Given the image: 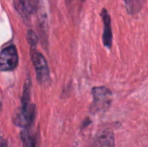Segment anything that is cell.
<instances>
[{
	"label": "cell",
	"mask_w": 148,
	"mask_h": 147,
	"mask_svg": "<svg viewBox=\"0 0 148 147\" xmlns=\"http://www.w3.org/2000/svg\"><path fill=\"white\" fill-rule=\"evenodd\" d=\"M20 138L23 144V147H36V141L31 136L28 129H23L20 133Z\"/></svg>",
	"instance_id": "8fae6325"
},
{
	"label": "cell",
	"mask_w": 148,
	"mask_h": 147,
	"mask_svg": "<svg viewBox=\"0 0 148 147\" xmlns=\"http://www.w3.org/2000/svg\"><path fill=\"white\" fill-rule=\"evenodd\" d=\"M38 29H39V36L42 40V46L46 47L48 44V23H47V16L45 14L39 16Z\"/></svg>",
	"instance_id": "ba28073f"
},
{
	"label": "cell",
	"mask_w": 148,
	"mask_h": 147,
	"mask_svg": "<svg viewBox=\"0 0 148 147\" xmlns=\"http://www.w3.org/2000/svg\"><path fill=\"white\" fill-rule=\"evenodd\" d=\"M127 7V10L130 14L138 13L144 6L146 0H124Z\"/></svg>",
	"instance_id": "30bf717a"
},
{
	"label": "cell",
	"mask_w": 148,
	"mask_h": 147,
	"mask_svg": "<svg viewBox=\"0 0 148 147\" xmlns=\"http://www.w3.org/2000/svg\"><path fill=\"white\" fill-rule=\"evenodd\" d=\"M36 117V107L35 104H30L26 107H21L16 112L13 117V122L16 126L27 129L31 126Z\"/></svg>",
	"instance_id": "3957f363"
},
{
	"label": "cell",
	"mask_w": 148,
	"mask_h": 147,
	"mask_svg": "<svg viewBox=\"0 0 148 147\" xmlns=\"http://www.w3.org/2000/svg\"><path fill=\"white\" fill-rule=\"evenodd\" d=\"M18 65V54L15 45L11 44L4 49L0 53V70L12 71Z\"/></svg>",
	"instance_id": "277c9868"
},
{
	"label": "cell",
	"mask_w": 148,
	"mask_h": 147,
	"mask_svg": "<svg viewBox=\"0 0 148 147\" xmlns=\"http://www.w3.org/2000/svg\"><path fill=\"white\" fill-rule=\"evenodd\" d=\"M0 147H8L7 140L2 136H0Z\"/></svg>",
	"instance_id": "4fadbf2b"
},
{
	"label": "cell",
	"mask_w": 148,
	"mask_h": 147,
	"mask_svg": "<svg viewBox=\"0 0 148 147\" xmlns=\"http://www.w3.org/2000/svg\"><path fill=\"white\" fill-rule=\"evenodd\" d=\"M31 79L28 77L23 84V94L21 99V107H26L29 105H30V96H31Z\"/></svg>",
	"instance_id": "9c48e42d"
},
{
	"label": "cell",
	"mask_w": 148,
	"mask_h": 147,
	"mask_svg": "<svg viewBox=\"0 0 148 147\" xmlns=\"http://www.w3.org/2000/svg\"><path fill=\"white\" fill-rule=\"evenodd\" d=\"M1 110H2V103L0 101V113H1Z\"/></svg>",
	"instance_id": "5bb4252c"
},
{
	"label": "cell",
	"mask_w": 148,
	"mask_h": 147,
	"mask_svg": "<svg viewBox=\"0 0 148 147\" xmlns=\"http://www.w3.org/2000/svg\"><path fill=\"white\" fill-rule=\"evenodd\" d=\"M27 41L30 46V49H36V45H37V42H38V37L37 35L32 30V29H29L27 32Z\"/></svg>",
	"instance_id": "7c38bea8"
},
{
	"label": "cell",
	"mask_w": 148,
	"mask_h": 147,
	"mask_svg": "<svg viewBox=\"0 0 148 147\" xmlns=\"http://www.w3.org/2000/svg\"><path fill=\"white\" fill-rule=\"evenodd\" d=\"M101 16L103 20L104 23V31H103V43L105 47L111 49L112 43H113V33H112V29H111V18L110 16L106 9H103Z\"/></svg>",
	"instance_id": "52a82bcc"
},
{
	"label": "cell",
	"mask_w": 148,
	"mask_h": 147,
	"mask_svg": "<svg viewBox=\"0 0 148 147\" xmlns=\"http://www.w3.org/2000/svg\"><path fill=\"white\" fill-rule=\"evenodd\" d=\"M14 7L23 19H29L37 10L36 0H13Z\"/></svg>",
	"instance_id": "8992f818"
},
{
	"label": "cell",
	"mask_w": 148,
	"mask_h": 147,
	"mask_svg": "<svg viewBox=\"0 0 148 147\" xmlns=\"http://www.w3.org/2000/svg\"><path fill=\"white\" fill-rule=\"evenodd\" d=\"M30 57L39 83L42 85L48 84L50 81V74L45 57L40 52L36 51V49L30 50Z\"/></svg>",
	"instance_id": "7a4b0ae2"
},
{
	"label": "cell",
	"mask_w": 148,
	"mask_h": 147,
	"mask_svg": "<svg viewBox=\"0 0 148 147\" xmlns=\"http://www.w3.org/2000/svg\"><path fill=\"white\" fill-rule=\"evenodd\" d=\"M115 140L114 133L110 130L99 132L86 147H114Z\"/></svg>",
	"instance_id": "5b68a950"
},
{
	"label": "cell",
	"mask_w": 148,
	"mask_h": 147,
	"mask_svg": "<svg viewBox=\"0 0 148 147\" xmlns=\"http://www.w3.org/2000/svg\"><path fill=\"white\" fill-rule=\"evenodd\" d=\"M93 102L90 107L92 113H97L107 111L111 106L113 101V94L111 90L105 87H95L92 88Z\"/></svg>",
	"instance_id": "6da1fadb"
}]
</instances>
